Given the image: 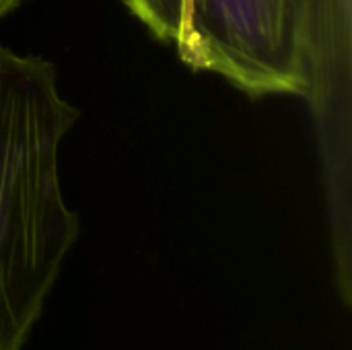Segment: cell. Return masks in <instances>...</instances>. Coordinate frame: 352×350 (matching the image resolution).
Returning a JSON list of instances; mask_svg holds the SVG:
<instances>
[{"label": "cell", "instance_id": "obj_1", "mask_svg": "<svg viewBox=\"0 0 352 350\" xmlns=\"http://www.w3.org/2000/svg\"><path fill=\"white\" fill-rule=\"evenodd\" d=\"M78 120L56 66L0 43V350H23L80 233L62 144Z\"/></svg>", "mask_w": 352, "mask_h": 350}, {"label": "cell", "instance_id": "obj_2", "mask_svg": "<svg viewBox=\"0 0 352 350\" xmlns=\"http://www.w3.org/2000/svg\"><path fill=\"white\" fill-rule=\"evenodd\" d=\"M194 72L258 99L307 95L301 0H122Z\"/></svg>", "mask_w": 352, "mask_h": 350}, {"label": "cell", "instance_id": "obj_3", "mask_svg": "<svg viewBox=\"0 0 352 350\" xmlns=\"http://www.w3.org/2000/svg\"><path fill=\"white\" fill-rule=\"evenodd\" d=\"M303 64L336 291L352 303V0H301Z\"/></svg>", "mask_w": 352, "mask_h": 350}, {"label": "cell", "instance_id": "obj_4", "mask_svg": "<svg viewBox=\"0 0 352 350\" xmlns=\"http://www.w3.org/2000/svg\"><path fill=\"white\" fill-rule=\"evenodd\" d=\"M23 2H27V0H0V19L10 14L12 10H16Z\"/></svg>", "mask_w": 352, "mask_h": 350}]
</instances>
